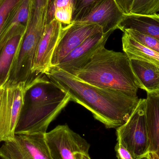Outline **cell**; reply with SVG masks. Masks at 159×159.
<instances>
[{"label":"cell","mask_w":159,"mask_h":159,"mask_svg":"<svg viewBox=\"0 0 159 159\" xmlns=\"http://www.w3.org/2000/svg\"><path fill=\"white\" fill-rule=\"evenodd\" d=\"M52 159H81L90 145L67 125H58L45 134Z\"/></svg>","instance_id":"8992f818"},{"label":"cell","mask_w":159,"mask_h":159,"mask_svg":"<svg viewBox=\"0 0 159 159\" xmlns=\"http://www.w3.org/2000/svg\"><path fill=\"white\" fill-rule=\"evenodd\" d=\"M124 53L129 59L138 60L152 63L159 68V53L143 45L124 32L122 37Z\"/></svg>","instance_id":"e0dca14e"},{"label":"cell","mask_w":159,"mask_h":159,"mask_svg":"<svg viewBox=\"0 0 159 159\" xmlns=\"http://www.w3.org/2000/svg\"><path fill=\"white\" fill-rule=\"evenodd\" d=\"M130 14L142 15L159 14V0H134Z\"/></svg>","instance_id":"d6986e66"},{"label":"cell","mask_w":159,"mask_h":159,"mask_svg":"<svg viewBox=\"0 0 159 159\" xmlns=\"http://www.w3.org/2000/svg\"><path fill=\"white\" fill-rule=\"evenodd\" d=\"M30 0H23L7 23L1 37L0 51L8 40L27 29L30 16Z\"/></svg>","instance_id":"9a60e30c"},{"label":"cell","mask_w":159,"mask_h":159,"mask_svg":"<svg viewBox=\"0 0 159 159\" xmlns=\"http://www.w3.org/2000/svg\"><path fill=\"white\" fill-rule=\"evenodd\" d=\"M26 31L13 36L0 51V88H2L9 80Z\"/></svg>","instance_id":"4fadbf2b"},{"label":"cell","mask_w":159,"mask_h":159,"mask_svg":"<svg viewBox=\"0 0 159 159\" xmlns=\"http://www.w3.org/2000/svg\"><path fill=\"white\" fill-rule=\"evenodd\" d=\"M45 75L70 95V101L90 111L107 129H117L125 124L140 101L138 96L86 83L57 66H52Z\"/></svg>","instance_id":"6da1fadb"},{"label":"cell","mask_w":159,"mask_h":159,"mask_svg":"<svg viewBox=\"0 0 159 159\" xmlns=\"http://www.w3.org/2000/svg\"><path fill=\"white\" fill-rule=\"evenodd\" d=\"M23 0H0V37L7 23Z\"/></svg>","instance_id":"ac0fdd59"},{"label":"cell","mask_w":159,"mask_h":159,"mask_svg":"<svg viewBox=\"0 0 159 159\" xmlns=\"http://www.w3.org/2000/svg\"><path fill=\"white\" fill-rule=\"evenodd\" d=\"M63 27L62 23L55 19L46 25L34 59L32 68L34 77L45 74L52 67V57Z\"/></svg>","instance_id":"ba28073f"},{"label":"cell","mask_w":159,"mask_h":159,"mask_svg":"<svg viewBox=\"0 0 159 159\" xmlns=\"http://www.w3.org/2000/svg\"><path fill=\"white\" fill-rule=\"evenodd\" d=\"M111 34L100 33L91 36L67 55L57 67L74 74L88 63L97 49L105 46Z\"/></svg>","instance_id":"9c48e42d"},{"label":"cell","mask_w":159,"mask_h":159,"mask_svg":"<svg viewBox=\"0 0 159 159\" xmlns=\"http://www.w3.org/2000/svg\"><path fill=\"white\" fill-rule=\"evenodd\" d=\"M67 8H74V0H48L47 24L54 19V13L57 9Z\"/></svg>","instance_id":"7402d4cb"},{"label":"cell","mask_w":159,"mask_h":159,"mask_svg":"<svg viewBox=\"0 0 159 159\" xmlns=\"http://www.w3.org/2000/svg\"><path fill=\"white\" fill-rule=\"evenodd\" d=\"M2 88H0V95H1V93H2Z\"/></svg>","instance_id":"f1b7e54d"},{"label":"cell","mask_w":159,"mask_h":159,"mask_svg":"<svg viewBox=\"0 0 159 159\" xmlns=\"http://www.w3.org/2000/svg\"><path fill=\"white\" fill-rule=\"evenodd\" d=\"M73 75L91 85L134 97L141 89L127 55L108 50L105 46L97 49L88 63Z\"/></svg>","instance_id":"3957f363"},{"label":"cell","mask_w":159,"mask_h":159,"mask_svg":"<svg viewBox=\"0 0 159 159\" xmlns=\"http://www.w3.org/2000/svg\"><path fill=\"white\" fill-rule=\"evenodd\" d=\"M115 149L117 159H134L129 152L118 143L116 144Z\"/></svg>","instance_id":"603a6c76"},{"label":"cell","mask_w":159,"mask_h":159,"mask_svg":"<svg viewBox=\"0 0 159 159\" xmlns=\"http://www.w3.org/2000/svg\"><path fill=\"white\" fill-rule=\"evenodd\" d=\"M135 77L141 89L148 93L159 92V68L156 65L138 60L130 59Z\"/></svg>","instance_id":"5bb4252c"},{"label":"cell","mask_w":159,"mask_h":159,"mask_svg":"<svg viewBox=\"0 0 159 159\" xmlns=\"http://www.w3.org/2000/svg\"><path fill=\"white\" fill-rule=\"evenodd\" d=\"M102 32L96 24L73 22L63 27L60 37L51 60L52 66H57L74 49L91 36Z\"/></svg>","instance_id":"52a82bcc"},{"label":"cell","mask_w":159,"mask_h":159,"mask_svg":"<svg viewBox=\"0 0 159 159\" xmlns=\"http://www.w3.org/2000/svg\"><path fill=\"white\" fill-rule=\"evenodd\" d=\"M102 0H74L72 22L85 17Z\"/></svg>","instance_id":"ffe728a7"},{"label":"cell","mask_w":159,"mask_h":159,"mask_svg":"<svg viewBox=\"0 0 159 159\" xmlns=\"http://www.w3.org/2000/svg\"><path fill=\"white\" fill-rule=\"evenodd\" d=\"M124 13L115 0H102L78 23L96 24L103 34L113 33L124 17Z\"/></svg>","instance_id":"30bf717a"},{"label":"cell","mask_w":159,"mask_h":159,"mask_svg":"<svg viewBox=\"0 0 159 159\" xmlns=\"http://www.w3.org/2000/svg\"><path fill=\"white\" fill-rule=\"evenodd\" d=\"M1 95H0V103H1Z\"/></svg>","instance_id":"f546056e"},{"label":"cell","mask_w":159,"mask_h":159,"mask_svg":"<svg viewBox=\"0 0 159 159\" xmlns=\"http://www.w3.org/2000/svg\"><path fill=\"white\" fill-rule=\"evenodd\" d=\"M26 93V83L24 82L6 84L3 87L0 103V143L15 139Z\"/></svg>","instance_id":"5b68a950"},{"label":"cell","mask_w":159,"mask_h":159,"mask_svg":"<svg viewBox=\"0 0 159 159\" xmlns=\"http://www.w3.org/2000/svg\"><path fill=\"white\" fill-rule=\"evenodd\" d=\"M81 159H91L89 157V154H83L81 157Z\"/></svg>","instance_id":"484cf974"},{"label":"cell","mask_w":159,"mask_h":159,"mask_svg":"<svg viewBox=\"0 0 159 159\" xmlns=\"http://www.w3.org/2000/svg\"><path fill=\"white\" fill-rule=\"evenodd\" d=\"M11 159H33L24 149H21L14 154Z\"/></svg>","instance_id":"d4e9b609"},{"label":"cell","mask_w":159,"mask_h":159,"mask_svg":"<svg viewBox=\"0 0 159 159\" xmlns=\"http://www.w3.org/2000/svg\"><path fill=\"white\" fill-rule=\"evenodd\" d=\"M146 118L149 139V153L159 158V92L148 93L146 99Z\"/></svg>","instance_id":"7c38bea8"},{"label":"cell","mask_w":159,"mask_h":159,"mask_svg":"<svg viewBox=\"0 0 159 159\" xmlns=\"http://www.w3.org/2000/svg\"><path fill=\"white\" fill-rule=\"evenodd\" d=\"M117 29L123 32L128 30L136 31L159 41V14L150 15L125 14Z\"/></svg>","instance_id":"8fae6325"},{"label":"cell","mask_w":159,"mask_h":159,"mask_svg":"<svg viewBox=\"0 0 159 159\" xmlns=\"http://www.w3.org/2000/svg\"><path fill=\"white\" fill-rule=\"evenodd\" d=\"M15 139L33 159H52L45 134H16Z\"/></svg>","instance_id":"2e32d148"},{"label":"cell","mask_w":159,"mask_h":159,"mask_svg":"<svg viewBox=\"0 0 159 159\" xmlns=\"http://www.w3.org/2000/svg\"><path fill=\"white\" fill-rule=\"evenodd\" d=\"M125 15L129 14L134 0H115Z\"/></svg>","instance_id":"cb8c5ba5"},{"label":"cell","mask_w":159,"mask_h":159,"mask_svg":"<svg viewBox=\"0 0 159 159\" xmlns=\"http://www.w3.org/2000/svg\"><path fill=\"white\" fill-rule=\"evenodd\" d=\"M26 87L24 106L15 134H46L70 97L45 74L35 76Z\"/></svg>","instance_id":"7a4b0ae2"},{"label":"cell","mask_w":159,"mask_h":159,"mask_svg":"<svg viewBox=\"0 0 159 159\" xmlns=\"http://www.w3.org/2000/svg\"><path fill=\"white\" fill-rule=\"evenodd\" d=\"M124 32L128 34L132 38L143 45L159 53V41L157 39L136 31L128 30Z\"/></svg>","instance_id":"44dd1931"},{"label":"cell","mask_w":159,"mask_h":159,"mask_svg":"<svg viewBox=\"0 0 159 159\" xmlns=\"http://www.w3.org/2000/svg\"><path fill=\"white\" fill-rule=\"evenodd\" d=\"M117 141L134 159L147 158L149 154V139L146 118V99L139 103L128 121L116 129Z\"/></svg>","instance_id":"277c9868"},{"label":"cell","mask_w":159,"mask_h":159,"mask_svg":"<svg viewBox=\"0 0 159 159\" xmlns=\"http://www.w3.org/2000/svg\"><path fill=\"white\" fill-rule=\"evenodd\" d=\"M146 158V159H153V156H152L151 153H149L148 156Z\"/></svg>","instance_id":"4316f807"},{"label":"cell","mask_w":159,"mask_h":159,"mask_svg":"<svg viewBox=\"0 0 159 159\" xmlns=\"http://www.w3.org/2000/svg\"><path fill=\"white\" fill-rule=\"evenodd\" d=\"M153 156V159H159L158 157L156 155V154H153V153H151Z\"/></svg>","instance_id":"83f0119b"}]
</instances>
